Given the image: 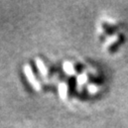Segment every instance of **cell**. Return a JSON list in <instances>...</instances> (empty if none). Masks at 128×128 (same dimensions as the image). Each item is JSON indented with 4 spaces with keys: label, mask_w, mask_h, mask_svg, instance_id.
<instances>
[{
    "label": "cell",
    "mask_w": 128,
    "mask_h": 128,
    "mask_svg": "<svg viewBox=\"0 0 128 128\" xmlns=\"http://www.w3.org/2000/svg\"><path fill=\"white\" fill-rule=\"evenodd\" d=\"M60 94L62 95V97H65L66 94H67V87L64 84H62L60 86Z\"/></svg>",
    "instance_id": "obj_2"
},
{
    "label": "cell",
    "mask_w": 128,
    "mask_h": 128,
    "mask_svg": "<svg viewBox=\"0 0 128 128\" xmlns=\"http://www.w3.org/2000/svg\"><path fill=\"white\" fill-rule=\"evenodd\" d=\"M65 70H66L68 73H72V72H73V67H72V65H70V64H66V65H65Z\"/></svg>",
    "instance_id": "obj_3"
},
{
    "label": "cell",
    "mask_w": 128,
    "mask_h": 128,
    "mask_svg": "<svg viewBox=\"0 0 128 128\" xmlns=\"http://www.w3.org/2000/svg\"><path fill=\"white\" fill-rule=\"evenodd\" d=\"M24 71H25V75H26V77L28 78V80H29L31 83H32L34 86H36V88H38V83H36V78H34V75H32V72H31L30 68L27 66V67H25Z\"/></svg>",
    "instance_id": "obj_1"
}]
</instances>
